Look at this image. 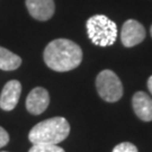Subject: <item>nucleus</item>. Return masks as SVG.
<instances>
[{
	"instance_id": "f257e3e1",
	"label": "nucleus",
	"mask_w": 152,
	"mask_h": 152,
	"mask_svg": "<svg viewBox=\"0 0 152 152\" xmlns=\"http://www.w3.org/2000/svg\"><path fill=\"white\" fill-rule=\"evenodd\" d=\"M43 58L45 64L50 69L58 72H66L80 65L82 50L73 41L56 38L46 45Z\"/></svg>"
},
{
	"instance_id": "f03ea898",
	"label": "nucleus",
	"mask_w": 152,
	"mask_h": 152,
	"mask_svg": "<svg viewBox=\"0 0 152 152\" xmlns=\"http://www.w3.org/2000/svg\"><path fill=\"white\" fill-rule=\"evenodd\" d=\"M70 133V125L64 117H52L36 124L29 131L28 140L33 144H59Z\"/></svg>"
},
{
	"instance_id": "7ed1b4c3",
	"label": "nucleus",
	"mask_w": 152,
	"mask_h": 152,
	"mask_svg": "<svg viewBox=\"0 0 152 152\" xmlns=\"http://www.w3.org/2000/svg\"><path fill=\"white\" fill-rule=\"evenodd\" d=\"M88 37L97 46L106 48L115 43L117 38L116 23L105 15H95L86 23Z\"/></svg>"
},
{
	"instance_id": "20e7f679",
	"label": "nucleus",
	"mask_w": 152,
	"mask_h": 152,
	"mask_svg": "<svg viewBox=\"0 0 152 152\" xmlns=\"http://www.w3.org/2000/svg\"><path fill=\"white\" fill-rule=\"evenodd\" d=\"M96 88L99 96L107 103H115L123 96V85L112 70H103L98 75Z\"/></svg>"
},
{
	"instance_id": "39448f33",
	"label": "nucleus",
	"mask_w": 152,
	"mask_h": 152,
	"mask_svg": "<svg viewBox=\"0 0 152 152\" xmlns=\"http://www.w3.org/2000/svg\"><path fill=\"white\" fill-rule=\"evenodd\" d=\"M145 38V28L141 23L129 19L123 24L121 31V41L125 48H133Z\"/></svg>"
},
{
	"instance_id": "423d86ee",
	"label": "nucleus",
	"mask_w": 152,
	"mask_h": 152,
	"mask_svg": "<svg viewBox=\"0 0 152 152\" xmlns=\"http://www.w3.org/2000/svg\"><path fill=\"white\" fill-rule=\"evenodd\" d=\"M22 94V85L18 80H10L6 83L0 94V108L10 112L18 104Z\"/></svg>"
},
{
	"instance_id": "0eeeda50",
	"label": "nucleus",
	"mask_w": 152,
	"mask_h": 152,
	"mask_svg": "<svg viewBox=\"0 0 152 152\" xmlns=\"http://www.w3.org/2000/svg\"><path fill=\"white\" fill-rule=\"evenodd\" d=\"M49 91L43 87L34 88L26 98V109L33 115L42 114L49 107Z\"/></svg>"
},
{
	"instance_id": "6e6552de",
	"label": "nucleus",
	"mask_w": 152,
	"mask_h": 152,
	"mask_svg": "<svg viewBox=\"0 0 152 152\" xmlns=\"http://www.w3.org/2000/svg\"><path fill=\"white\" fill-rule=\"evenodd\" d=\"M26 7L29 15L39 22L49 20L55 11L53 0H26Z\"/></svg>"
},
{
	"instance_id": "1a4fd4ad",
	"label": "nucleus",
	"mask_w": 152,
	"mask_h": 152,
	"mask_svg": "<svg viewBox=\"0 0 152 152\" xmlns=\"http://www.w3.org/2000/svg\"><path fill=\"white\" fill-rule=\"evenodd\" d=\"M132 105L136 116L143 122L152 121V98L143 91H137L132 98Z\"/></svg>"
},
{
	"instance_id": "9d476101",
	"label": "nucleus",
	"mask_w": 152,
	"mask_h": 152,
	"mask_svg": "<svg viewBox=\"0 0 152 152\" xmlns=\"http://www.w3.org/2000/svg\"><path fill=\"white\" fill-rule=\"evenodd\" d=\"M22 64L20 56L10 52L9 50L0 46V69L5 71H12L18 69Z\"/></svg>"
},
{
	"instance_id": "9b49d317",
	"label": "nucleus",
	"mask_w": 152,
	"mask_h": 152,
	"mask_svg": "<svg viewBox=\"0 0 152 152\" xmlns=\"http://www.w3.org/2000/svg\"><path fill=\"white\" fill-rule=\"evenodd\" d=\"M28 152H65L58 144H33Z\"/></svg>"
},
{
	"instance_id": "f8f14e48",
	"label": "nucleus",
	"mask_w": 152,
	"mask_h": 152,
	"mask_svg": "<svg viewBox=\"0 0 152 152\" xmlns=\"http://www.w3.org/2000/svg\"><path fill=\"white\" fill-rule=\"evenodd\" d=\"M113 152H137V148L131 142H122L113 149Z\"/></svg>"
},
{
	"instance_id": "ddd939ff",
	"label": "nucleus",
	"mask_w": 152,
	"mask_h": 152,
	"mask_svg": "<svg viewBox=\"0 0 152 152\" xmlns=\"http://www.w3.org/2000/svg\"><path fill=\"white\" fill-rule=\"evenodd\" d=\"M8 142H9V134H8V132L4 127L0 126V149L6 147L8 144Z\"/></svg>"
},
{
	"instance_id": "4468645a",
	"label": "nucleus",
	"mask_w": 152,
	"mask_h": 152,
	"mask_svg": "<svg viewBox=\"0 0 152 152\" xmlns=\"http://www.w3.org/2000/svg\"><path fill=\"white\" fill-rule=\"evenodd\" d=\"M148 88H149V90H150V92L152 94V76L148 79Z\"/></svg>"
},
{
	"instance_id": "2eb2a0df",
	"label": "nucleus",
	"mask_w": 152,
	"mask_h": 152,
	"mask_svg": "<svg viewBox=\"0 0 152 152\" xmlns=\"http://www.w3.org/2000/svg\"><path fill=\"white\" fill-rule=\"evenodd\" d=\"M150 33H151V36H152V26H151V31H150Z\"/></svg>"
},
{
	"instance_id": "dca6fc26",
	"label": "nucleus",
	"mask_w": 152,
	"mask_h": 152,
	"mask_svg": "<svg viewBox=\"0 0 152 152\" xmlns=\"http://www.w3.org/2000/svg\"><path fill=\"white\" fill-rule=\"evenodd\" d=\"M0 152H7V151H0Z\"/></svg>"
}]
</instances>
